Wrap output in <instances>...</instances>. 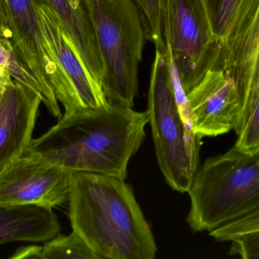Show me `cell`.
Returning <instances> with one entry per match:
<instances>
[{"label": "cell", "mask_w": 259, "mask_h": 259, "mask_svg": "<svg viewBox=\"0 0 259 259\" xmlns=\"http://www.w3.org/2000/svg\"><path fill=\"white\" fill-rule=\"evenodd\" d=\"M147 112L110 104L63 114L56 126L33 139L31 155L70 173H93L125 179L130 161L145 138Z\"/></svg>", "instance_id": "1"}, {"label": "cell", "mask_w": 259, "mask_h": 259, "mask_svg": "<svg viewBox=\"0 0 259 259\" xmlns=\"http://www.w3.org/2000/svg\"><path fill=\"white\" fill-rule=\"evenodd\" d=\"M124 180L100 173H71L68 216L72 231L101 259H153V234Z\"/></svg>", "instance_id": "2"}, {"label": "cell", "mask_w": 259, "mask_h": 259, "mask_svg": "<svg viewBox=\"0 0 259 259\" xmlns=\"http://www.w3.org/2000/svg\"><path fill=\"white\" fill-rule=\"evenodd\" d=\"M187 223L194 232L210 231L259 206V152L231 147L198 167L188 192Z\"/></svg>", "instance_id": "3"}, {"label": "cell", "mask_w": 259, "mask_h": 259, "mask_svg": "<svg viewBox=\"0 0 259 259\" xmlns=\"http://www.w3.org/2000/svg\"><path fill=\"white\" fill-rule=\"evenodd\" d=\"M104 61L102 87L110 104L133 108L145 36L134 0H84Z\"/></svg>", "instance_id": "4"}, {"label": "cell", "mask_w": 259, "mask_h": 259, "mask_svg": "<svg viewBox=\"0 0 259 259\" xmlns=\"http://www.w3.org/2000/svg\"><path fill=\"white\" fill-rule=\"evenodd\" d=\"M160 170L170 188L187 193L199 167L201 141L186 126L164 52L155 49L146 110Z\"/></svg>", "instance_id": "5"}, {"label": "cell", "mask_w": 259, "mask_h": 259, "mask_svg": "<svg viewBox=\"0 0 259 259\" xmlns=\"http://www.w3.org/2000/svg\"><path fill=\"white\" fill-rule=\"evenodd\" d=\"M162 31L187 94L215 56V42L204 0H163Z\"/></svg>", "instance_id": "6"}, {"label": "cell", "mask_w": 259, "mask_h": 259, "mask_svg": "<svg viewBox=\"0 0 259 259\" xmlns=\"http://www.w3.org/2000/svg\"><path fill=\"white\" fill-rule=\"evenodd\" d=\"M12 46L54 103L65 114L82 110L77 94L50 47L41 25L36 0H4Z\"/></svg>", "instance_id": "7"}, {"label": "cell", "mask_w": 259, "mask_h": 259, "mask_svg": "<svg viewBox=\"0 0 259 259\" xmlns=\"http://www.w3.org/2000/svg\"><path fill=\"white\" fill-rule=\"evenodd\" d=\"M193 129L200 138L235 130L240 114L238 85L234 76L219 66L208 68L187 94Z\"/></svg>", "instance_id": "8"}, {"label": "cell", "mask_w": 259, "mask_h": 259, "mask_svg": "<svg viewBox=\"0 0 259 259\" xmlns=\"http://www.w3.org/2000/svg\"><path fill=\"white\" fill-rule=\"evenodd\" d=\"M71 175L38 157L24 155L0 173V202L53 209L68 201Z\"/></svg>", "instance_id": "9"}, {"label": "cell", "mask_w": 259, "mask_h": 259, "mask_svg": "<svg viewBox=\"0 0 259 259\" xmlns=\"http://www.w3.org/2000/svg\"><path fill=\"white\" fill-rule=\"evenodd\" d=\"M40 96L18 81L5 88L0 100V173L24 156L31 142Z\"/></svg>", "instance_id": "10"}, {"label": "cell", "mask_w": 259, "mask_h": 259, "mask_svg": "<svg viewBox=\"0 0 259 259\" xmlns=\"http://www.w3.org/2000/svg\"><path fill=\"white\" fill-rule=\"evenodd\" d=\"M36 2L44 34L69 79L82 109L108 107L110 103L103 87L87 68L77 47L55 12L47 5Z\"/></svg>", "instance_id": "11"}, {"label": "cell", "mask_w": 259, "mask_h": 259, "mask_svg": "<svg viewBox=\"0 0 259 259\" xmlns=\"http://www.w3.org/2000/svg\"><path fill=\"white\" fill-rule=\"evenodd\" d=\"M219 62L235 77L239 91L259 86V0H251L245 9Z\"/></svg>", "instance_id": "12"}, {"label": "cell", "mask_w": 259, "mask_h": 259, "mask_svg": "<svg viewBox=\"0 0 259 259\" xmlns=\"http://www.w3.org/2000/svg\"><path fill=\"white\" fill-rule=\"evenodd\" d=\"M60 230L53 208L33 204L0 202V245L49 241L57 237Z\"/></svg>", "instance_id": "13"}, {"label": "cell", "mask_w": 259, "mask_h": 259, "mask_svg": "<svg viewBox=\"0 0 259 259\" xmlns=\"http://www.w3.org/2000/svg\"><path fill=\"white\" fill-rule=\"evenodd\" d=\"M50 8L77 47L87 68L102 85L104 61L84 0H36Z\"/></svg>", "instance_id": "14"}, {"label": "cell", "mask_w": 259, "mask_h": 259, "mask_svg": "<svg viewBox=\"0 0 259 259\" xmlns=\"http://www.w3.org/2000/svg\"><path fill=\"white\" fill-rule=\"evenodd\" d=\"M11 258L101 259L86 240L74 231L68 236H57L42 246L21 248Z\"/></svg>", "instance_id": "15"}, {"label": "cell", "mask_w": 259, "mask_h": 259, "mask_svg": "<svg viewBox=\"0 0 259 259\" xmlns=\"http://www.w3.org/2000/svg\"><path fill=\"white\" fill-rule=\"evenodd\" d=\"M251 0H204L209 17L216 50L220 51L231 38Z\"/></svg>", "instance_id": "16"}, {"label": "cell", "mask_w": 259, "mask_h": 259, "mask_svg": "<svg viewBox=\"0 0 259 259\" xmlns=\"http://www.w3.org/2000/svg\"><path fill=\"white\" fill-rule=\"evenodd\" d=\"M0 65L14 80L21 82L37 93L42 99V103L53 117L58 120L62 118L59 103H54L50 99L38 79L18 56L10 40L0 38Z\"/></svg>", "instance_id": "17"}, {"label": "cell", "mask_w": 259, "mask_h": 259, "mask_svg": "<svg viewBox=\"0 0 259 259\" xmlns=\"http://www.w3.org/2000/svg\"><path fill=\"white\" fill-rule=\"evenodd\" d=\"M137 6L146 39L155 44V49L164 50L162 31L163 0H134Z\"/></svg>", "instance_id": "18"}, {"label": "cell", "mask_w": 259, "mask_h": 259, "mask_svg": "<svg viewBox=\"0 0 259 259\" xmlns=\"http://www.w3.org/2000/svg\"><path fill=\"white\" fill-rule=\"evenodd\" d=\"M259 231V206L210 231V237L219 242H230L243 234Z\"/></svg>", "instance_id": "19"}, {"label": "cell", "mask_w": 259, "mask_h": 259, "mask_svg": "<svg viewBox=\"0 0 259 259\" xmlns=\"http://www.w3.org/2000/svg\"><path fill=\"white\" fill-rule=\"evenodd\" d=\"M230 242V255L243 259H259V231L243 234Z\"/></svg>", "instance_id": "20"}, {"label": "cell", "mask_w": 259, "mask_h": 259, "mask_svg": "<svg viewBox=\"0 0 259 259\" xmlns=\"http://www.w3.org/2000/svg\"><path fill=\"white\" fill-rule=\"evenodd\" d=\"M11 35L6 5L4 0H0V38L10 40Z\"/></svg>", "instance_id": "21"}, {"label": "cell", "mask_w": 259, "mask_h": 259, "mask_svg": "<svg viewBox=\"0 0 259 259\" xmlns=\"http://www.w3.org/2000/svg\"><path fill=\"white\" fill-rule=\"evenodd\" d=\"M13 79L10 75L0 65V90L4 91L8 85L12 83Z\"/></svg>", "instance_id": "22"}, {"label": "cell", "mask_w": 259, "mask_h": 259, "mask_svg": "<svg viewBox=\"0 0 259 259\" xmlns=\"http://www.w3.org/2000/svg\"><path fill=\"white\" fill-rule=\"evenodd\" d=\"M3 91H2V90H0V100H1L2 95H3Z\"/></svg>", "instance_id": "23"}]
</instances>
